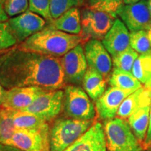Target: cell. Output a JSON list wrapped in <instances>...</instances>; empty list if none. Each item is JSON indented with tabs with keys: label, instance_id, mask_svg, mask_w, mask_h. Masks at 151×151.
Here are the masks:
<instances>
[{
	"label": "cell",
	"instance_id": "3",
	"mask_svg": "<svg viewBox=\"0 0 151 151\" xmlns=\"http://www.w3.org/2000/svg\"><path fill=\"white\" fill-rule=\"evenodd\" d=\"M93 124L92 120L61 118L50 130V151H65Z\"/></svg>",
	"mask_w": 151,
	"mask_h": 151
},
{
	"label": "cell",
	"instance_id": "10",
	"mask_svg": "<svg viewBox=\"0 0 151 151\" xmlns=\"http://www.w3.org/2000/svg\"><path fill=\"white\" fill-rule=\"evenodd\" d=\"M8 22L17 43H22L46 27V20L29 10L10 18Z\"/></svg>",
	"mask_w": 151,
	"mask_h": 151
},
{
	"label": "cell",
	"instance_id": "14",
	"mask_svg": "<svg viewBox=\"0 0 151 151\" xmlns=\"http://www.w3.org/2000/svg\"><path fill=\"white\" fill-rule=\"evenodd\" d=\"M65 151H107L103 124L100 122L92 124Z\"/></svg>",
	"mask_w": 151,
	"mask_h": 151
},
{
	"label": "cell",
	"instance_id": "20",
	"mask_svg": "<svg viewBox=\"0 0 151 151\" xmlns=\"http://www.w3.org/2000/svg\"><path fill=\"white\" fill-rule=\"evenodd\" d=\"M150 105L137 109L128 118V122L135 137L140 142H144L150 120Z\"/></svg>",
	"mask_w": 151,
	"mask_h": 151
},
{
	"label": "cell",
	"instance_id": "37",
	"mask_svg": "<svg viewBox=\"0 0 151 151\" xmlns=\"http://www.w3.org/2000/svg\"><path fill=\"white\" fill-rule=\"evenodd\" d=\"M141 1H143V0H123L124 4H132L139 2Z\"/></svg>",
	"mask_w": 151,
	"mask_h": 151
},
{
	"label": "cell",
	"instance_id": "26",
	"mask_svg": "<svg viewBox=\"0 0 151 151\" xmlns=\"http://www.w3.org/2000/svg\"><path fill=\"white\" fill-rule=\"evenodd\" d=\"M139 55V53L129 46L127 50L112 57L113 67L120 70L132 72L134 63Z\"/></svg>",
	"mask_w": 151,
	"mask_h": 151
},
{
	"label": "cell",
	"instance_id": "31",
	"mask_svg": "<svg viewBox=\"0 0 151 151\" xmlns=\"http://www.w3.org/2000/svg\"><path fill=\"white\" fill-rule=\"evenodd\" d=\"M4 9L8 16L13 17L25 12L29 9L28 0H5Z\"/></svg>",
	"mask_w": 151,
	"mask_h": 151
},
{
	"label": "cell",
	"instance_id": "7",
	"mask_svg": "<svg viewBox=\"0 0 151 151\" xmlns=\"http://www.w3.org/2000/svg\"><path fill=\"white\" fill-rule=\"evenodd\" d=\"M50 126L48 122L35 129H16L7 145L24 151H50Z\"/></svg>",
	"mask_w": 151,
	"mask_h": 151
},
{
	"label": "cell",
	"instance_id": "13",
	"mask_svg": "<svg viewBox=\"0 0 151 151\" xmlns=\"http://www.w3.org/2000/svg\"><path fill=\"white\" fill-rule=\"evenodd\" d=\"M132 93L116 87H109L102 96L95 101L96 112L99 118L107 120L116 118L122 102Z\"/></svg>",
	"mask_w": 151,
	"mask_h": 151
},
{
	"label": "cell",
	"instance_id": "23",
	"mask_svg": "<svg viewBox=\"0 0 151 151\" xmlns=\"http://www.w3.org/2000/svg\"><path fill=\"white\" fill-rule=\"evenodd\" d=\"M14 110L0 107V143L7 144L16 131L14 123Z\"/></svg>",
	"mask_w": 151,
	"mask_h": 151
},
{
	"label": "cell",
	"instance_id": "18",
	"mask_svg": "<svg viewBox=\"0 0 151 151\" xmlns=\"http://www.w3.org/2000/svg\"><path fill=\"white\" fill-rule=\"evenodd\" d=\"M148 105H151L150 90L145 87H141L124 99L118 109L117 116L124 119L128 118L137 109Z\"/></svg>",
	"mask_w": 151,
	"mask_h": 151
},
{
	"label": "cell",
	"instance_id": "39",
	"mask_svg": "<svg viewBox=\"0 0 151 151\" xmlns=\"http://www.w3.org/2000/svg\"><path fill=\"white\" fill-rule=\"evenodd\" d=\"M148 6L149 9V12H150V14L151 16V0H148Z\"/></svg>",
	"mask_w": 151,
	"mask_h": 151
},
{
	"label": "cell",
	"instance_id": "25",
	"mask_svg": "<svg viewBox=\"0 0 151 151\" xmlns=\"http://www.w3.org/2000/svg\"><path fill=\"white\" fill-rule=\"evenodd\" d=\"M132 73L141 83L144 84L151 76L150 55H139L134 63Z\"/></svg>",
	"mask_w": 151,
	"mask_h": 151
},
{
	"label": "cell",
	"instance_id": "5",
	"mask_svg": "<svg viewBox=\"0 0 151 151\" xmlns=\"http://www.w3.org/2000/svg\"><path fill=\"white\" fill-rule=\"evenodd\" d=\"M86 91L74 85H68L64 90L63 109L67 118L79 120H92L96 115L94 104Z\"/></svg>",
	"mask_w": 151,
	"mask_h": 151
},
{
	"label": "cell",
	"instance_id": "21",
	"mask_svg": "<svg viewBox=\"0 0 151 151\" xmlns=\"http://www.w3.org/2000/svg\"><path fill=\"white\" fill-rule=\"evenodd\" d=\"M110 86L132 92L139 90L142 86L141 83L134 77L132 72H127L114 68L109 79Z\"/></svg>",
	"mask_w": 151,
	"mask_h": 151
},
{
	"label": "cell",
	"instance_id": "34",
	"mask_svg": "<svg viewBox=\"0 0 151 151\" xmlns=\"http://www.w3.org/2000/svg\"><path fill=\"white\" fill-rule=\"evenodd\" d=\"M0 151H24L16 147L0 143Z\"/></svg>",
	"mask_w": 151,
	"mask_h": 151
},
{
	"label": "cell",
	"instance_id": "28",
	"mask_svg": "<svg viewBox=\"0 0 151 151\" xmlns=\"http://www.w3.org/2000/svg\"><path fill=\"white\" fill-rule=\"evenodd\" d=\"M84 0H50V14L52 20L56 19L74 7L81 6Z\"/></svg>",
	"mask_w": 151,
	"mask_h": 151
},
{
	"label": "cell",
	"instance_id": "6",
	"mask_svg": "<svg viewBox=\"0 0 151 151\" xmlns=\"http://www.w3.org/2000/svg\"><path fill=\"white\" fill-rule=\"evenodd\" d=\"M82 35L85 40H102L116 18L104 11L86 7L81 12Z\"/></svg>",
	"mask_w": 151,
	"mask_h": 151
},
{
	"label": "cell",
	"instance_id": "8",
	"mask_svg": "<svg viewBox=\"0 0 151 151\" xmlns=\"http://www.w3.org/2000/svg\"><path fill=\"white\" fill-rule=\"evenodd\" d=\"M63 102L64 90H46L38 96L31 105L20 111L37 115L48 122L60 114L63 108Z\"/></svg>",
	"mask_w": 151,
	"mask_h": 151
},
{
	"label": "cell",
	"instance_id": "32",
	"mask_svg": "<svg viewBox=\"0 0 151 151\" xmlns=\"http://www.w3.org/2000/svg\"><path fill=\"white\" fill-rule=\"evenodd\" d=\"M144 145L146 148L151 149V105H150V120H149L148 128L147 130V134L146 139L144 141Z\"/></svg>",
	"mask_w": 151,
	"mask_h": 151
},
{
	"label": "cell",
	"instance_id": "33",
	"mask_svg": "<svg viewBox=\"0 0 151 151\" xmlns=\"http://www.w3.org/2000/svg\"><path fill=\"white\" fill-rule=\"evenodd\" d=\"M5 0H0V22H6L9 20V16L4 9Z\"/></svg>",
	"mask_w": 151,
	"mask_h": 151
},
{
	"label": "cell",
	"instance_id": "38",
	"mask_svg": "<svg viewBox=\"0 0 151 151\" xmlns=\"http://www.w3.org/2000/svg\"><path fill=\"white\" fill-rule=\"evenodd\" d=\"M147 32H148V36L149 38V40H150V44H151V23L149 24V26L148 27V28L146 29Z\"/></svg>",
	"mask_w": 151,
	"mask_h": 151
},
{
	"label": "cell",
	"instance_id": "17",
	"mask_svg": "<svg viewBox=\"0 0 151 151\" xmlns=\"http://www.w3.org/2000/svg\"><path fill=\"white\" fill-rule=\"evenodd\" d=\"M46 27L71 35H81L82 31L81 11L77 7L69 9L59 18L49 22Z\"/></svg>",
	"mask_w": 151,
	"mask_h": 151
},
{
	"label": "cell",
	"instance_id": "27",
	"mask_svg": "<svg viewBox=\"0 0 151 151\" xmlns=\"http://www.w3.org/2000/svg\"><path fill=\"white\" fill-rule=\"evenodd\" d=\"M124 4L123 0H88L87 1L88 8L104 11L116 18Z\"/></svg>",
	"mask_w": 151,
	"mask_h": 151
},
{
	"label": "cell",
	"instance_id": "15",
	"mask_svg": "<svg viewBox=\"0 0 151 151\" xmlns=\"http://www.w3.org/2000/svg\"><path fill=\"white\" fill-rule=\"evenodd\" d=\"M44 88L37 86L14 88L7 90L6 95L1 108L11 110H22L33 103L38 96L46 92Z\"/></svg>",
	"mask_w": 151,
	"mask_h": 151
},
{
	"label": "cell",
	"instance_id": "40",
	"mask_svg": "<svg viewBox=\"0 0 151 151\" xmlns=\"http://www.w3.org/2000/svg\"><path fill=\"white\" fill-rule=\"evenodd\" d=\"M150 103H151V90H150Z\"/></svg>",
	"mask_w": 151,
	"mask_h": 151
},
{
	"label": "cell",
	"instance_id": "12",
	"mask_svg": "<svg viewBox=\"0 0 151 151\" xmlns=\"http://www.w3.org/2000/svg\"><path fill=\"white\" fill-rule=\"evenodd\" d=\"M119 16L131 32L146 29L151 23V16L148 6V0L125 4L119 11Z\"/></svg>",
	"mask_w": 151,
	"mask_h": 151
},
{
	"label": "cell",
	"instance_id": "2",
	"mask_svg": "<svg viewBox=\"0 0 151 151\" xmlns=\"http://www.w3.org/2000/svg\"><path fill=\"white\" fill-rule=\"evenodd\" d=\"M85 41L82 35H71L46 27L21 43L18 48L59 58Z\"/></svg>",
	"mask_w": 151,
	"mask_h": 151
},
{
	"label": "cell",
	"instance_id": "41",
	"mask_svg": "<svg viewBox=\"0 0 151 151\" xmlns=\"http://www.w3.org/2000/svg\"><path fill=\"white\" fill-rule=\"evenodd\" d=\"M148 151H151V149H149V150H148Z\"/></svg>",
	"mask_w": 151,
	"mask_h": 151
},
{
	"label": "cell",
	"instance_id": "16",
	"mask_svg": "<svg viewBox=\"0 0 151 151\" xmlns=\"http://www.w3.org/2000/svg\"><path fill=\"white\" fill-rule=\"evenodd\" d=\"M129 29L120 19L116 18L113 26L101 40L107 51L115 56L130 46Z\"/></svg>",
	"mask_w": 151,
	"mask_h": 151
},
{
	"label": "cell",
	"instance_id": "1",
	"mask_svg": "<svg viewBox=\"0 0 151 151\" xmlns=\"http://www.w3.org/2000/svg\"><path fill=\"white\" fill-rule=\"evenodd\" d=\"M0 83L7 90L37 86L52 90L65 82L59 58L16 48L0 55Z\"/></svg>",
	"mask_w": 151,
	"mask_h": 151
},
{
	"label": "cell",
	"instance_id": "36",
	"mask_svg": "<svg viewBox=\"0 0 151 151\" xmlns=\"http://www.w3.org/2000/svg\"><path fill=\"white\" fill-rule=\"evenodd\" d=\"M144 87L149 90H151V76L149 78L146 82L144 83Z\"/></svg>",
	"mask_w": 151,
	"mask_h": 151
},
{
	"label": "cell",
	"instance_id": "30",
	"mask_svg": "<svg viewBox=\"0 0 151 151\" xmlns=\"http://www.w3.org/2000/svg\"><path fill=\"white\" fill-rule=\"evenodd\" d=\"M17 43L8 21L0 22V51L10 48Z\"/></svg>",
	"mask_w": 151,
	"mask_h": 151
},
{
	"label": "cell",
	"instance_id": "35",
	"mask_svg": "<svg viewBox=\"0 0 151 151\" xmlns=\"http://www.w3.org/2000/svg\"><path fill=\"white\" fill-rule=\"evenodd\" d=\"M7 90L5 89L2 86V85L0 83V107L3 104L6 95Z\"/></svg>",
	"mask_w": 151,
	"mask_h": 151
},
{
	"label": "cell",
	"instance_id": "4",
	"mask_svg": "<svg viewBox=\"0 0 151 151\" xmlns=\"http://www.w3.org/2000/svg\"><path fill=\"white\" fill-rule=\"evenodd\" d=\"M104 129L107 151H142L140 141L125 119L118 117L104 120Z\"/></svg>",
	"mask_w": 151,
	"mask_h": 151
},
{
	"label": "cell",
	"instance_id": "22",
	"mask_svg": "<svg viewBox=\"0 0 151 151\" xmlns=\"http://www.w3.org/2000/svg\"><path fill=\"white\" fill-rule=\"evenodd\" d=\"M14 123L17 129H35L47 123L43 119L33 113L23 111H14Z\"/></svg>",
	"mask_w": 151,
	"mask_h": 151
},
{
	"label": "cell",
	"instance_id": "11",
	"mask_svg": "<svg viewBox=\"0 0 151 151\" xmlns=\"http://www.w3.org/2000/svg\"><path fill=\"white\" fill-rule=\"evenodd\" d=\"M84 52L88 67L95 69L106 80L109 81L111 74L113 62L102 42L97 39L87 41L84 46Z\"/></svg>",
	"mask_w": 151,
	"mask_h": 151
},
{
	"label": "cell",
	"instance_id": "19",
	"mask_svg": "<svg viewBox=\"0 0 151 151\" xmlns=\"http://www.w3.org/2000/svg\"><path fill=\"white\" fill-rule=\"evenodd\" d=\"M83 90L92 100H97L106 91V80L95 69L88 67L83 80Z\"/></svg>",
	"mask_w": 151,
	"mask_h": 151
},
{
	"label": "cell",
	"instance_id": "24",
	"mask_svg": "<svg viewBox=\"0 0 151 151\" xmlns=\"http://www.w3.org/2000/svg\"><path fill=\"white\" fill-rule=\"evenodd\" d=\"M129 37L130 46L137 53L151 55V44L146 29L131 32Z\"/></svg>",
	"mask_w": 151,
	"mask_h": 151
},
{
	"label": "cell",
	"instance_id": "29",
	"mask_svg": "<svg viewBox=\"0 0 151 151\" xmlns=\"http://www.w3.org/2000/svg\"><path fill=\"white\" fill-rule=\"evenodd\" d=\"M29 10L42 17L47 22L52 18L50 14V0H28Z\"/></svg>",
	"mask_w": 151,
	"mask_h": 151
},
{
	"label": "cell",
	"instance_id": "9",
	"mask_svg": "<svg viewBox=\"0 0 151 151\" xmlns=\"http://www.w3.org/2000/svg\"><path fill=\"white\" fill-rule=\"evenodd\" d=\"M65 83L79 86L83 83L88 65L84 48L80 44L60 58Z\"/></svg>",
	"mask_w": 151,
	"mask_h": 151
}]
</instances>
